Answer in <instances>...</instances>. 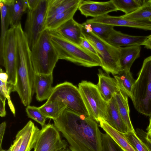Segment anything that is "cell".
Returning <instances> with one entry per match:
<instances>
[{
  "label": "cell",
  "instance_id": "obj_28",
  "mask_svg": "<svg viewBox=\"0 0 151 151\" xmlns=\"http://www.w3.org/2000/svg\"><path fill=\"white\" fill-rule=\"evenodd\" d=\"M118 10L122 11L125 15L130 14L140 8L146 0H112Z\"/></svg>",
  "mask_w": 151,
  "mask_h": 151
},
{
  "label": "cell",
  "instance_id": "obj_49",
  "mask_svg": "<svg viewBox=\"0 0 151 151\" xmlns=\"http://www.w3.org/2000/svg\"><path fill=\"white\" fill-rule=\"evenodd\" d=\"M71 151L69 150H67V151Z\"/></svg>",
  "mask_w": 151,
  "mask_h": 151
},
{
  "label": "cell",
  "instance_id": "obj_48",
  "mask_svg": "<svg viewBox=\"0 0 151 151\" xmlns=\"http://www.w3.org/2000/svg\"><path fill=\"white\" fill-rule=\"evenodd\" d=\"M149 143L150 144V145H151V143ZM150 150H151V149H150Z\"/></svg>",
  "mask_w": 151,
  "mask_h": 151
},
{
  "label": "cell",
  "instance_id": "obj_26",
  "mask_svg": "<svg viewBox=\"0 0 151 151\" xmlns=\"http://www.w3.org/2000/svg\"><path fill=\"white\" fill-rule=\"evenodd\" d=\"M38 108L40 111L47 118L54 120L58 118L67 107L63 102L53 100L46 102Z\"/></svg>",
  "mask_w": 151,
  "mask_h": 151
},
{
  "label": "cell",
  "instance_id": "obj_20",
  "mask_svg": "<svg viewBox=\"0 0 151 151\" xmlns=\"http://www.w3.org/2000/svg\"><path fill=\"white\" fill-rule=\"evenodd\" d=\"M8 8L10 27H15L21 23L23 14L27 11L26 0H5Z\"/></svg>",
  "mask_w": 151,
  "mask_h": 151
},
{
  "label": "cell",
  "instance_id": "obj_15",
  "mask_svg": "<svg viewBox=\"0 0 151 151\" xmlns=\"http://www.w3.org/2000/svg\"><path fill=\"white\" fill-rule=\"evenodd\" d=\"M53 79L52 73L49 74L35 73L34 88L37 101H42L48 99L53 88Z\"/></svg>",
  "mask_w": 151,
  "mask_h": 151
},
{
  "label": "cell",
  "instance_id": "obj_16",
  "mask_svg": "<svg viewBox=\"0 0 151 151\" xmlns=\"http://www.w3.org/2000/svg\"><path fill=\"white\" fill-rule=\"evenodd\" d=\"M105 24L114 26L129 27L151 31V21L150 20H132L123 18L122 16H114L108 14L104 17Z\"/></svg>",
  "mask_w": 151,
  "mask_h": 151
},
{
  "label": "cell",
  "instance_id": "obj_45",
  "mask_svg": "<svg viewBox=\"0 0 151 151\" xmlns=\"http://www.w3.org/2000/svg\"><path fill=\"white\" fill-rule=\"evenodd\" d=\"M151 43V35H148V38L147 39L145 43Z\"/></svg>",
  "mask_w": 151,
  "mask_h": 151
},
{
  "label": "cell",
  "instance_id": "obj_42",
  "mask_svg": "<svg viewBox=\"0 0 151 151\" xmlns=\"http://www.w3.org/2000/svg\"><path fill=\"white\" fill-rule=\"evenodd\" d=\"M146 139L148 143H151V130L148 131L147 133Z\"/></svg>",
  "mask_w": 151,
  "mask_h": 151
},
{
  "label": "cell",
  "instance_id": "obj_10",
  "mask_svg": "<svg viewBox=\"0 0 151 151\" xmlns=\"http://www.w3.org/2000/svg\"><path fill=\"white\" fill-rule=\"evenodd\" d=\"M17 49L14 27L7 31L2 48L0 50V64L5 68L9 76L8 81L14 85L16 81L17 66Z\"/></svg>",
  "mask_w": 151,
  "mask_h": 151
},
{
  "label": "cell",
  "instance_id": "obj_21",
  "mask_svg": "<svg viewBox=\"0 0 151 151\" xmlns=\"http://www.w3.org/2000/svg\"><path fill=\"white\" fill-rule=\"evenodd\" d=\"M119 47L120 63L122 70H130L133 63L139 57L141 46L136 45Z\"/></svg>",
  "mask_w": 151,
  "mask_h": 151
},
{
  "label": "cell",
  "instance_id": "obj_40",
  "mask_svg": "<svg viewBox=\"0 0 151 151\" xmlns=\"http://www.w3.org/2000/svg\"><path fill=\"white\" fill-rule=\"evenodd\" d=\"M5 102L0 99V116L4 117L6 115V111L5 109Z\"/></svg>",
  "mask_w": 151,
  "mask_h": 151
},
{
  "label": "cell",
  "instance_id": "obj_46",
  "mask_svg": "<svg viewBox=\"0 0 151 151\" xmlns=\"http://www.w3.org/2000/svg\"><path fill=\"white\" fill-rule=\"evenodd\" d=\"M12 148V144L9 147V148L8 150H3L1 149L0 151H11Z\"/></svg>",
  "mask_w": 151,
  "mask_h": 151
},
{
  "label": "cell",
  "instance_id": "obj_7",
  "mask_svg": "<svg viewBox=\"0 0 151 151\" xmlns=\"http://www.w3.org/2000/svg\"><path fill=\"white\" fill-rule=\"evenodd\" d=\"M78 86L89 117L97 122L100 118L105 119L108 103L102 97L96 85L82 81Z\"/></svg>",
  "mask_w": 151,
  "mask_h": 151
},
{
  "label": "cell",
  "instance_id": "obj_4",
  "mask_svg": "<svg viewBox=\"0 0 151 151\" xmlns=\"http://www.w3.org/2000/svg\"><path fill=\"white\" fill-rule=\"evenodd\" d=\"M82 32L96 50L101 61V67L107 73L115 76L122 71L119 47L112 45L94 34L84 23L82 24Z\"/></svg>",
  "mask_w": 151,
  "mask_h": 151
},
{
  "label": "cell",
  "instance_id": "obj_27",
  "mask_svg": "<svg viewBox=\"0 0 151 151\" xmlns=\"http://www.w3.org/2000/svg\"><path fill=\"white\" fill-rule=\"evenodd\" d=\"M119 89L131 99L132 88L136 80L133 78L130 70H123L114 76Z\"/></svg>",
  "mask_w": 151,
  "mask_h": 151
},
{
  "label": "cell",
  "instance_id": "obj_44",
  "mask_svg": "<svg viewBox=\"0 0 151 151\" xmlns=\"http://www.w3.org/2000/svg\"><path fill=\"white\" fill-rule=\"evenodd\" d=\"M150 117L149 124L147 129V131L151 130V115Z\"/></svg>",
  "mask_w": 151,
  "mask_h": 151
},
{
  "label": "cell",
  "instance_id": "obj_43",
  "mask_svg": "<svg viewBox=\"0 0 151 151\" xmlns=\"http://www.w3.org/2000/svg\"><path fill=\"white\" fill-rule=\"evenodd\" d=\"M143 45L147 49L151 50V43H145Z\"/></svg>",
  "mask_w": 151,
  "mask_h": 151
},
{
  "label": "cell",
  "instance_id": "obj_36",
  "mask_svg": "<svg viewBox=\"0 0 151 151\" xmlns=\"http://www.w3.org/2000/svg\"><path fill=\"white\" fill-rule=\"evenodd\" d=\"M80 45L87 50L98 55L96 50L91 44L83 37L81 38Z\"/></svg>",
  "mask_w": 151,
  "mask_h": 151
},
{
  "label": "cell",
  "instance_id": "obj_25",
  "mask_svg": "<svg viewBox=\"0 0 151 151\" xmlns=\"http://www.w3.org/2000/svg\"><path fill=\"white\" fill-rule=\"evenodd\" d=\"M80 3L65 12L58 14L46 22L44 30H56L60 26L73 18L75 13L78 9Z\"/></svg>",
  "mask_w": 151,
  "mask_h": 151
},
{
  "label": "cell",
  "instance_id": "obj_30",
  "mask_svg": "<svg viewBox=\"0 0 151 151\" xmlns=\"http://www.w3.org/2000/svg\"><path fill=\"white\" fill-rule=\"evenodd\" d=\"M1 14V35L0 40V50H1L4 38L8 28L10 25L8 8L5 0H0Z\"/></svg>",
  "mask_w": 151,
  "mask_h": 151
},
{
  "label": "cell",
  "instance_id": "obj_23",
  "mask_svg": "<svg viewBox=\"0 0 151 151\" xmlns=\"http://www.w3.org/2000/svg\"><path fill=\"white\" fill-rule=\"evenodd\" d=\"M81 0H48L46 22L81 3Z\"/></svg>",
  "mask_w": 151,
  "mask_h": 151
},
{
  "label": "cell",
  "instance_id": "obj_38",
  "mask_svg": "<svg viewBox=\"0 0 151 151\" xmlns=\"http://www.w3.org/2000/svg\"><path fill=\"white\" fill-rule=\"evenodd\" d=\"M6 127L5 122H2L0 125V150L2 148V143Z\"/></svg>",
  "mask_w": 151,
  "mask_h": 151
},
{
  "label": "cell",
  "instance_id": "obj_35",
  "mask_svg": "<svg viewBox=\"0 0 151 151\" xmlns=\"http://www.w3.org/2000/svg\"><path fill=\"white\" fill-rule=\"evenodd\" d=\"M101 144V151H123L115 141L106 133H102Z\"/></svg>",
  "mask_w": 151,
  "mask_h": 151
},
{
  "label": "cell",
  "instance_id": "obj_29",
  "mask_svg": "<svg viewBox=\"0 0 151 151\" xmlns=\"http://www.w3.org/2000/svg\"><path fill=\"white\" fill-rule=\"evenodd\" d=\"M122 16L132 20H150L151 19V5L149 0H146L140 8L134 12Z\"/></svg>",
  "mask_w": 151,
  "mask_h": 151
},
{
  "label": "cell",
  "instance_id": "obj_50",
  "mask_svg": "<svg viewBox=\"0 0 151 151\" xmlns=\"http://www.w3.org/2000/svg\"><path fill=\"white\" fill-rule=\"evenodd\" d=\"M150 21H151V19L150 20Z\"/></svg>",
  "mask_w": 151,
  "mask_h": 151
},
{
  "label": "cell",
  "instance_id": "obj_22",
  "mask_svg": "<svg viewBox=\"0 0 151 151\" xmlns=\"http://www.w3.org/2000/svg\"><path fill=\"white\" fill-rule=\"evenodd\" d=\"M114 96L119 113L129 131L135 132L130 118L128 96L119 89Z\"/></svg>",
  "mask_w": 151,
  "mask_h": 151
},
{
  "label": "cell",
  "instance_id": "obj_14",
  "mask_svg": "<svg viewBox=\"0 0 151 151\" xmlns=\"http://www.w3.org/2000/svg\"><path fill=\"white\" fill-rule=\"evenodd\" d=\"M98 82L96 85L102 97L108 102L119 89L116 79L104 73L101 69L98 74Z\"/></svg>",
  "mask_w": 151,
  "mask_h": 151
},
{
  "label": "cell",
  "instance_id": "obj_13",
  "mask_svg": "<svg viewBox=\"0 0 151 151\" xmlns=\"http://www.w3.org/2000/svg\"><path fill=\"white\" fill-rule=\"evenodd\" d=\"M147 36H137L124 34L114 29L106 40L112 45L119 47L122 46L143 45Z\"/></svg>",
  "mask_w": 151,
  "mask_h": 151
},
{
  "label": "cell",
  "instance_id": "obj_17",
  "mask_svg": "<svg viewBox=\"0 0 151 151\" xmlns=\"http://www.w3.org/2000/svg\"><path fill=\"white\" fill-rule=\"evenodd\" d=\"M104 120L114 129L122 133H125L129 131L119 113L114 96L108 102Z\"/></svg>",
  "mask_w": 151,
  "mask_h": 151
},
{
  "label": "cell",
  "instance_id": "obj_32",
  "mask_svg": "<svg viewBox=\"0 0 151 151\" xmlns=\"http://www.w3.org/2000/svg\"><path fill=\"white\" fill-rule=\"evenodd\" d=\"M14 85L8 81L7 83H4L0 81V99L5 102L6 99L10 109L13 114L15 115V109L10 97L11 92L14 91Z\"/></svg>",
  "mask_w": 151,
  "mask_h": 151
},
{
  "label": "cell",
  "instance_id": "obj_12",
  "mask_svg": "<svg viewBox=\"0 0 151 151\" xmlns=\"http://www.w3.org/2000/svg\"><path fill=\"white\" fill-rule=\"evenodd\" d=\"M86 17H99L109 13L118 11L112 0L105 2L81 0L78 8Z\"/></svg>",
  "mask_w": 151,
  "mask_h": 151
},
{
  "label": "cell",
  "instance_id": "obj_18",
  "mask_svg": "<svg viewBox=\"0 0 151 151\" xmlns=\"http://www.w3.org/2000/svg\"><path fill=\"white\" fill-rule=\"evenodd\" d=\"M40 130L32 121H28L19 131L22 139L19 151H30L34 148Z\"/></svg>",
  "mask_w": 151,
  "mask_h": 151
},
{
  "label": "cell",
  "instance_id": "obj_31",
  "mask_svg": "<svg viewBox=\"0 0 151 151\" xmlns=\"http://www.w3.org/2000/svg\"><path fill=\"white\" fill-rule=\"evenodd\" d=\"M84 23L94 34L102 39L106 40L114 29L111 25L98 23Z\"/></svg>",
  "mask_w": 151,
  "mask_h": 151
},
{
  "label": "cell",
  "instance_id": "obj_33",
  "mask_svg": "<svg viewBox=\"0 0 151 151\" xmlns=\"http://www.w3.org/2000/svg\"><path fill=\"white\" fill-rule=\"evenodd\" d=\"M122 133L135 151H151L135 132L128 131L125 133Z\"/></svg>",
  "mask_w": 151,
  "mask_h": 151
},
{
  "label": "cell",
  "instance_id": "obj_1",
  "mask_svg": "<svg viewBox=\"0 0 151 151\" xmlns=\"http://www.w3.org/2000/svg\"><path fill=\"white\" fill-rule=\"evenodd\" d=\"M54 125L69 145L71 151H101L102 133L96 121L66 108Z\"/></svg>",
  "mask_w": 151,
  "mask_h": 151
},
{
  "label": "cell",
  "instance_id": "obj_6",
  "mask_svg": "<svg viewBox=\"0 0 151 151\" xmlns=\"http://www.w3.org/2000/svg\"><path fill=\"white\" fill-rule=\"evenodd\" d=\"M32 58L36 73H52L59 60L58 55L52 44L49 32L44 30L31 50Z\"/></svg>",
  "mask_w": 151,
  "mask_h": 151
},
{
  "label": "cell",
  "instance_id": "obj_2",
  "mask_svg": "<svg viewBox=\"0 0 151 151\" xmlns=\"http://www.w3.org/2000/svg\"><path fill=\"white\" fill-rule=\"evenodd\" d=\"M17 42V66L14 91L17 92L24 105L27 106L30 105L35 93V73L27 36L24 35H18Z\"/></svg>",
  "mask_w": 151,
  "mask_h": 151
},
{
  "label": "cell",
  "instance_id": "obj_9",
  "mask_svg": "<svg viewBox=\"0 0 151 151\" xmlns=\"http://www.w3.org/2000/svg\"><path fill=\"white\" fill-rule=\"evenodd\" d=\"M48 5V0H40L32 10L27 9L24 32L31 50L44 31Z\"/></svg>",
  "mask_w": 151,
  "mask_h": 151
},
{
  "label": "cell",
  "instance_id": "obj_19",
  "mask_svg": "<svg viewBox=\"0 0 151 151\" xmlns=\"http://www.w3.org/2000/svg\"><path fill=\"white\" fill-rule=\"evenodd\" d=\"M63 36L69 40L80 45L82 32V24L76 22L72 18L66 22L57 30Z\"/></svg>",
  "mask_w": 151,
  "mask_h": 151
},
{
  "label": "cell",
  "instance_id": "obj_41",
  "mask_svg": "<svg viewBox=\"0 0 151 151\" xmlns=\"http://www.w3.org/2000/svg\"><path fill=\"white\" fill-rule=\"evenodd\" d=\"M9 78V76L6 72H4L3 71L1 68L0 69V80L4 83L8 82Z\"/></svg>",
  "mask_w": 151,
  "mask_h": 151
},
{
  "label": "cell",
  "instance_id": "obj_11",
  "mask_svg": "<svg viewBox=\"0 0 151 151\" xmlns=\"http://www.w3.org/2000/svg\"><path fill=\"white\" fill-rule=\"evenodd\" d=\"M68 145L54 124H48L40 130L34 151H64Z\"/></svg>",
  "mask_w": 151,
  "mask_h": 151
},
{
  "label": "cell",
  "instance_id": "obj_37",
  "mask_svg": "<svg viewBox=\"0 0 151 151\" xmlns=\"http://www.w3.org/2000/svg\"><path fill=\"white\" fill-rule=\"evenodd\" d=\"M22 140L21 135L18 131L16 136L15 139L14 141L13 144H12V151H19Z\"/></svg>",
  "mask_w": 151,
  "mask_h": 151
},
{
  "label": "cell",
  "instance_id": "obj_39",
  "mask_svg": "<svg viewBox=\"0 0 151 151\" xmlns=\"http://www.w3.org/2000/svg\"><path fill=\"white\" fill-rule=\"evenodd\" d=\"M28 9L32 10L38 6L40 0H26Z\"/></svg>",
  "mask_w": 151,
  "mask_h": 151
},
{
  "label": "cell",
  "instance_id": "obj_34",
  "mask_svg": "<svg viewBox=\"0 0 151 151\" xmlns=\"http://www.w3.org/2000/svg\"><path fill=\"white\" fill-rule=\"evenodd\" d=\"M26 111L28 117L40 124L42 128L46 125L45 121L47 118L40 111L38 107L28 106L26 108Z\"/></svg>",
  "mask_w": 151,
  "mask_h": 151
},
{
  "label": "cell",
  "instance_id": "obj_24",
  "mask_svg": "<svg viewBox=\"0 0 151 151\" xmlns=\"http://www.w3.org/2000/svg\"><path fill=\"white\" fill-rule=\"evenodd\" d=\"M100 126L110 136L123 151H135L122 133L111 127L103 119L99 120Z\"/></svg>",
  "mask_w": 151,
  "mask_h": 151
},
{
  "label": "cell",
  "instance_id": "obj_5",
  "mask_svg": "<svg viewBox=\"0 0 151 151\" xmlns=\"http://www.w3.org/2000/svg\"><path fill=\"white\" fill-rule=\"evenodd\" d=\"M131 99L135 109L146 116L151 115V56L144 60L136 80Z\"/></svg>",
  "mask_w": 151,
  "mask_h": 151
},
{
  "label": "cell",
  "instance_id": "obj_8",
  "mask_svg": "<svg viewBox=\"0 0 151 151\" xmlns=\"http://www.w3.org/2000/svg\"><path fill=\"white\" fill-rule=\"evenodd\" d=\"M53 100L62 101L67 108L89 116L78 88L71 83L65 81L53 87L46 102Z\"/></svg>",
  "mask_w": 151,
  "mask_h": 151
},
{
  "label": "cell",
  "instance_id": "obj_3",
  "mask_svg": "<svg viewBox=\"0 0 151 151\" xmlns=\"http://www.w3.org/2000/svg\"><path fill=\"white\" fill-rule=\"evenodd\" d=\"M48 32L50 41L59 59L86 67L101 66V61L98 55L67 39L57 30Z\"/></svg>",
  "mask_w": 151,
  "mask_h": 151
},
{
  "label": "cell",
  "instance_id": "obj_47",
  "mask_svg": "<svg viewBox=\"0 0 151 151\" xmlns=\"http://www.w3.org/2000/svg\"><path fill=\"white\" fill-rule=\"evenodd\" d=\"M149 1H150V4L151 5V0H149Z\"/></svg>",
  "mask_w": 151,
  "mask_h": 151
}]
</instances>
